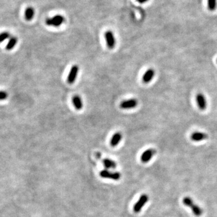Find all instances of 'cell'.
<instances>
[{"label": "cell", "mask_w": 217, "mask_h": 217, "mask_svg": "<svg viewBox=\"0 0 217 217\" xmlns=\"http://www.w3.org/2000/svg\"><path fill=\"white\" fill-rule=\"evenodd\" d=\"M122 137H123V136H122V134L120 132L115 133L111 138V142H110L111 145L113 147L117 146L118 144L121 141Z\"/></svg>", "instance_id": "cell-13"}, {"label": "cell", "mask_w": 217, "mask_h": 217, "mask_svg": "<svg viewBox=\"0 0 217 217\" xmlns=\"http://www.w3.org/2000/svg\"><path fill=\"white\" fill-rule=\"evenodd\" d=\"M72 101L77 110L80 111L81 109H82V108L83 107V101L79 96H78V95L74 96L72 98Z\"/></svg>", "instance_id": "cell-12"}, {"label": "cell", "mask_w": 217, "mask_h": 217, "mask_svg": "<svg viewBox=\"0 0 217 217\" xmlns=\"http://www.w3.org/2000/svg\"><path fill=\"white\" fill-rule=\"evenodd\" d=\"M183 202L185 205L189 207L192 209L193 213L196 216H200L202 214V210L201 209V208L198 206L195 205L190 197H185L183 200Z\"/></svg>", "instance_id": "cell-1"}, {"label": "cell", "mask_w": 217, "mask_h": 217, "mask_svg": "<svg viewBox=\"0 0 217 217\" xmlns=\"http://www.w3.org/2000/svg\"><path fill=\"white\" fill-rule=\"evenodd\" d=\"M208 138V134L202 132H194L191 136V139L194 141H201L207 139Z\"/></svg>", "instance_id": "cell-11"}, {"label": "cell", "mask_w": 217, "mask_h": 217, "mask_svg": "<svg viewBox=\"0 0 217 217\" xmlns=\"http://www.w3.org/2000/svg\"><path fill=\"white\" fill-rule=\"evenodd\" d=\"M148 200V197L146 194L142 195L138 201L135 203L133 206V211L135 213H139L144 207V206L146 204Z\"/></svg>", "instance_id": "cell-4"}, {"label": "cell", "mask_w": 217, "mask_h": 217, "mask_svg": "<svg viewBox=\"0 0 217 217\" xmlns=\"http://www.w3.org/2000/svg\"><path fill=\"white\" fill-rule=\"evenodd\" d=\"M137 1H138L139 3L142 4V3H145L147 2V1H148V0H137Z\"/></svg>", "instance_id": "cell-20"}, {"label": "cell", "mask_w": 217, "mask_h": 217, "mask_svg": "<svg viewBox=\"0 0 217 217\" xmlns=\"http://www.w3.org/2000/svg\"><path fill=\"white\" fill-rule=\"evenodd\" d=\"M78 71H79V67L78 65H75L71 67L68 76L67 78L68 83L70 84H73L75 82L77 77L78 75Z\"/></svg>", "instance_id": "cell-7"}, {"label": "cell", "mask_w": 217, "mask_h": 217, "mask_svg": "<svg viewBox=\"0 0 217 217\" xmlns=\"http://www.w3.org/2000/svg\"><path fill=\"white\" fill-rule=\"evenodd\" d=\"M156 150L154 149L150 148L145 151L141 155V160L143 163H147L150 161L152 157L155 154Z\"/></svg>", "instance_id": "cell-8"}, {"label": "cell", "mask_w": 217, "mask_h": 217, "mask_svg": "<svg viewBox=\"0 0 217 217\" xmlns=\"http://www.w3.org/2000/svg\"><path fill=\"white\" fill-rule=\"evenodd\" d=\"M35 11L32 7H29L25 9V18L27 21H31L34 17Z\"/></svg>", "instance_id": "cell-14"}, {"label": "cell", "mask_w": 217, "mask_h": 217, "mask_svg": "<svg viewBox=\"0 0 217 217\" xmlns=\"http://www.w3.org/2000/svg\"><path fill=\"white\" fill-rule=\"evenodd\" d=\"M100 175L103 178L110 179L114 180H118L121 178V174L119 172H111L107 170H103L100 172Z\"/></svg>", "instance_id": "cell-3"}, {"label": "cell", "mask_w": 217, "mask_h": 217, "mask_svg": "<svg viewBox=\"0 0 217 217\" xmlns=\"http://www.w3.org/2000/svg\"><path fill=\"white\" fill-rule=\"evenodd\" d=\"M104 166L106 169L115 168L116 167V163L111 159L105 158L103 160Z\"/></svg>", "instance_id": "cell-15"}, {"label": "cell", "mask_w": 217, "mask_h": 217, "mask_svg": "<svg viewBox=\"0 0 217 217\" xmlns=\"http://www.w3.org/2000/svg\"><path fill=\"white\" fill-rule=\"evenodd\" d=\"M8 97V94L5 91H0V100H6Z\"/></svg>", "instance_id": "cell-19"}, {"label": "cell", "mask_w": 217, "mask_h": 217, "mask_svg": "<svg viewBox=\"0 0 217 217\" xmlns=\"http://www.w3.org/2000/svg\"><path fill=\"white\" fill-rule=\"evenodd\" d=\"M104 37L108 48L109 49H113L116 45V40L114 33L111 30L106 32L104 33Z\"/></svg>", "instance_id": "cell-5"}, {"label": "cell", "mask_w": 217, "mask_h": 217, "mask_svg": "<svg viewBox=\"0 0 217 217\" xmlns=\"http://www.w3.org/2000/svg\"><path fill=\"white\" fill-rule=\"evenodd\" d=\"M10 37V34L9 33L4 32L0 34V42H3L4 40H6L7 39Z\"/></svg>", "instance_id": "cell-18"}, {"label": "cell", "mask_w": 217, "mask_h": 217, "mask_svg": "<svg viewBox=\"0 0 217 217\" xmlns=\"http://www.w3.org/2000/svg\"><path fill=\"white\" fill-rule=\"evenodd\" d=\"M18 42V39L16 37H10L9 40V42L6 46V49L7 50H11L13 48Z\"/></svg>", "instance_id": "cell-16"}, {"label": "cell", "mask_w": 217, "mask_h": 217, "mask_svg": "<svg viewBox=\"0 0 217 217\" xmlns=\"http://www.w3.org/2000/svg\"><path fill=\"white\" fill-rule=\"evenodd\" d=\"M155 75V71L153 69H148L144 74L142 76V81L144 83H148L153 78Z\"/></svg>", "instance_id": "cell-10"}, {"label": "cell", "mask_w": 217, "mask_h": 217, "mask_svg": "<svg viewBox=\"0 0 217 217\" xmlns=\"http://www.w3.org/2000/svg\"><path fill=\"white\" fill-rule=\"evenodd\" d=\"M138 104V101L137 99L131 98L124 100L120 104V108L122 109H130L137 107Z\"/></svg>", "instance_id": "cell-6"}, {"label": "cell", "mask_w": 217, "mask_h": 217, "mask_svg": "<svg viewBox=\"0 0 217 217\" xmlns=\"http://www.w3.org/2000/svg\"><path fill=\"white\" fill-rule=\"evenodd\" d=\"M216 6V0H208V8L210 10H214Z\"/></svg>", "instance_id": "cell-17"}, {"label": "cell", "mask_w": 217, "mask_h": 217, "mask_svg": "<svg viewBox=\"0 0 217 217\" xmlns=\"http://www.w3.org/2000/svg\"><path fill=\"white\" fill-rule=\"evenodd\" d=\"M196 101L200 109L203 111L206 108V100L204 95L201 93H198L196 96Z\"/></svg>", "instance_id": "cell-9"}, {"label": "cell", "mask_w": 217, "mask_h": 217, "mask_svg": "<svg viewBox=\"0 0 217 217\" xmlns=\"http://www.w3.org/2000/svg\"><path fill=\"white\" fill-rule=\"evenodd\" d=\"M65 21V18L63 16L57 15L53 17L48 18L46 20V24L48 26L57 27L60 26Z\"/></svg>", "instance_id": "cell-2"}]
</instances>
